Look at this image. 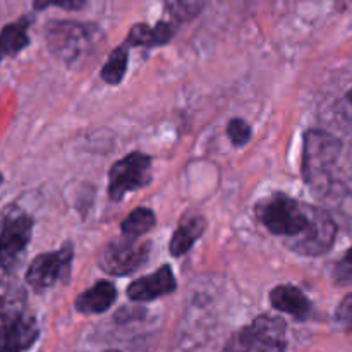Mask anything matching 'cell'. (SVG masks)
Segmentation results:
<instances>
[{"mask_svg": "<svg viewBox=\"0 0 352 352\" xmlns=\"http://www.w3.org/2000/svg\"><path fill=\"white\" fill-rule=\"evenodd\" d=\"M86 0H34L33 7L34 10H43L50 6H57L65 10H79L82 9Z\"/></svg>", "mask_w": 352, "mask_h": 352, "instance_id": "cell-24", "label": "cell"}, {"mask_svg": "<svg viewBox=\"0 0 352 352\" xmlns=\"http://www.w3.org/2000/svg\"><path fill=\"white\" fill-rule=\"evenodd\" d=\"M96 41V28L74 21H55L47 26V43L65 64L79 60Z\"/></svg>", "mask_w": 352, "mask_h": 352, "instance_id": "cell-5", "label": "cell"}, {"mask_svg": "<svg viewBox=\"0 0 352 352\" xmlns=\"http://www.w3.org/2000/svg\"><path fill=\"white\" fill-rule=\"evenodd\" d=\"M270 302L277 311L287 313L296 320L309 318L311 315V302L306 298L305 292L301 289L294 287V285H278L270 292Z\"/></svg>", "mask_w": 352, "mask_h": 352, "instance_id": "cell-12", "label": "cell"}, {"mask_svg": "<svg viewBox=\"0 0 352 352\" xmlns=\"http://www.w3.org/2000/svg\"><path fill=\"white\" fill-rule=\"evenodd\" d=\"M333 282L340 287L352 285V248L340 258V261L333 268Z\"/></svg>", "mask_w": 352, "mask_h": 352, "instance_id": "cell-21", "label": "cell"}, {"mask_svg": "<svg viewBox=\"0 0 352 352\" xmlns=\"http://www.w3.org/2000/svg\"><path fill=\"white\" fill-rule=\"evenodd\" d=\"M342 144L332 134L311 129L305 134L302 146V175L313 189H325L330 174L339 160Z\"/></svg>", "mask_w": 352, "mask_h": 352, "instance_id": "cell-3", "label": "cell"}, {"mask_svg": "<svg viewBox=\"0 0 352 352\" xmlns=\"http://www.w3.org/2000/svg\"><path fill=\"white\" fill-rule=\"evenodd\" d=\"M167 10L179 21L195 19L206 6V0H164Z\"/></svg>", "mask_w": 352, "mask_h": 352, "instance_id": "cell-19", "label": "cell"}, {"mask_svg": "<svg viewBox=\"0 0 352 352\" xmlns=\"http://www.w3.org/2000/svg\"><path fill=\"white\" fill-rule=\"evenodd\" d=\"M72 256H74V250L69 243L64 244L58 251L40 254L31 261L30 268H28L26 284L34 292H41L50 289L57 282L67 280Z\"/></svg>", "mask_w": 352, "mask_h": 352, "instance_id": "cell-9", "label": "cell"}, {"mask_svg": "<svg viewBox=\"0 0 352 352\" xmlns=\"http://www.w3.org/2000/svg\"><path fill=\"white\" fill-rule=\"evenodd\" d=\"M227 134H229L230 141L236 146H243L250 141L251 138V127L243 119H232L227 126Z\"/></svg>", "mask_w": 352, "mask_h": 352, "instance_id": "cell-22", "label": "cell"}, {"mask_svg": "<svg viewBox=\"0 0 352 352\" xmlns=\"http://www.w3.org/2000/svg\"><path fill=\"white\" fill-rule=\"evenodd\" d=\"M318 206L299 203L298 199L274 192L256 203V217L274 236L285 239V246H292L308 234L318 215Z\"/></svg>", "mask_w": 352, "mask_h": 352, "instance_id": "cell-2", "label": "cell"}, {"mask_svg": "<svg viewBox=\"0 0 352 352\" xmlns=\"http://www.w3.org/2000/svg\"><path fill=\"white\" fill-rule=\"evenodd\" d=\"M332 116L337 126H346L352 124V85L347 89H344L342 95L333 102Z\"/></svg>", "mask_w": 352, "mask_h": 352, "instance_id": "cell-20", "label": "cell"}, {"mask_svg": "<svg viewBox=\"0 0 352 352\" xmlns=\"http://www.w3.org/2000/svg\"><path fill=\"white\" fill-rule=\"evenodd\" d=\"M155 227V213L150 208H136L127 215V219L120 223L122 236L131 239H140Z\"/></svg>", "mask_w": 352, "mask_h": 352, "instance_id": "cell-17", "label": "cell"}, {"mask_svg": "<svg viewBox=\"0 0 352 352\" xmlns=\"http://www.w3.org/2000/svg\"><path fill=\"white\" fill-rule=\"evenodd\" d=\"M175 289H177V282H175L174 272L168 265H164L155 274L134 280L127 287V298L138 302L153 301L160 296L170 294Z\"/></svg>", "mask_w": 352, "mask_h": 352, "instance_id": "cell-11", "label": "cell"}, {"mask_svg": "<svg viewBox=\"0 0 352 352\" xmlns=\"http://www.w3.org/2000/svg\"><path fill=\"white\" fill-rule=\"evenodd\" d=\"M127 60H129V54H127L126 43L112 50V54L109 55V60L102 67L103 81L109 82V85H119L126 74Z\"/></svg>", "mask_w": 352, "mask_h": 352, "instance_id": "cell-18", "label": "cell"}, {"mask_svg": "<svg viewBox=\"0 0 352 352\" xmlns=\"http://www.w3.org/2000/svg\"><path fill=\"white\" fill-rule=\"evenodd\" d=\"M287 327L278 316L261 315L234 333L222 352H285Z\"/></svg>", "mask_w": 352, "mask_h": 352, "instance_id": "cell-4", "label": "cell"}, {"mask_svg": "<svg viewBox=\"0 0 352 352\" xmlns=\"http://www.w3.org/2000/svg\"><path fill=\"white\" fill-rule=\"evenodd\" d=\"M40 336L28 294L12 278H0V352H26Z\"/></svg>", "mask_w": 352, "mask_h": 352, "instance_id": "cell-1", "label": "cell"}, {"mask_svg": "<svg viewBox=\"0 0 352 352\" xmlns=\"http://www.w3.org/2000/svg\"><path fill=\"white\" fill-rule=\"evenodd\" d=\"M336 236V222L330 219V215L325 210L320 208L318 215H316L315 219V223H313L311 229L308 230V234H306L305 237H301L298 243L289 246V250L301 254V256H320V254H325L327 251L332 248Z\"/></svg>", "mask_w": 352, "mask_h": 352, "instance_id": "cell-10", "label": "cell"}, {"mask_svg": "<svg viewBox=\"0 0 352 352\" xmlns=\"http://www.w3.org/2000/svg\"><path fill=\"white\" fill-rule=\"evenodd\" d=\"M3 182V177H2V174H0V184H2Z\"/></svg>", "mask_w": 352, "mask_h": 352, "instance_id": "cell-25", "label": "cell"}, {"mask_svg": "<svg viewBox=\"0 0 352 352\" xmlns=\"http://www.w3.org/2000/svg\"><path fill=\"white\" fill-rule=\"evenodd\" d=\"M205 227H206V222L203 217L192 215V217H186V219H182V222L179 223L177 230H175L170 241L172 256H182V254L188 253V251L192 248V244L201 237Z\"/></svg>", "mask_w": 352, "mask_h": 352, "instance_id": "cell-15", "label": "cell"}, {"mask_svg": "<svg viewBox=\"0 0 352 352\" xmlns=\"http://www.w3.org/2000/svg\"><path fill=\"white\" fill-rule=\"evenodd\" d=\"M336 322L346 332H352V292L340 301L339 308L336 311Z\"/></svg>", "mask_w": 352, "mask_h": 352, "instance_id": "cell-23", "label": "cell"}, {"mask_svg": "<svg viewBox=\"0 0 352 352\" xmlns=\"http://www.w3.org/2000/svg\"><path fill=\"white\" fill-rule=\"evenodd\" d=\"M150 244L131 237H120L107 244L98 253V267L116 277H126L140 270L148 260Z\"/></svg>", "mask_w": 352, "mask_h": 352, "instance_id": "cell-8", "label": "cell"}, {"mask_svg": "<svg viewBox=\"0 0 352 352\" xmlns=\"http://www.w3.org/2000/svg\"><path fill=\"white\" fill-rule=\"evenodd\" d=\"M117 298V291L113 284L107 280H100L91 289L85 291L76 299V309L82 315H100L107 311L113 305Z\"/></svg>", "mask_w": 352, "mask_h": 352, "instance_id": "cell-13", "label": "cell"}, {"mask_svg": "<svg viewBox=\"0 0 352 352\" xmlns=\"http://www.w3.org/2000/svg\"><path fill=\"white\" fill-rule=\"evenodd\" d=\"M30 17H21L16 23H10L0 31V62L7 55H16L30 45L28 28H30Z\"/></svg>", "mask_w": 352, "mask_h": 352, "instance_id": "cell-16", "label": "cell"}, {"mask_svg": "<svg viewBox=\"0 0 352 352\" xmlns=\"http://www.w3.org/2000/svg\"><path fill=\"white\" fill-rule=\"evenodd\" d=\"M174 36V28L168 23H158L157 26L148 24H134L127 34V47H160L168 43Z\"/></svg>", "mask_w": 352, "mask_h": 352, "instance_id": "cell-14", "label": "cell"}, {"mask_svg": "<svg viewBox=\"0 0 352 352\" xmlns=\"http://www.w3.org/2000/svg\"><path fill=\"white\" fill-rule=\"evenodd\" d=\"M33 234V219L19 206H9L0 217V270H9L26 250Z\"/></svg>", "mask_w": 352, "mask_h": 352, "instance_id": "cell-6", "label": "cell"}, {"mask_svg": "<svg viewBox=\"0 0 352 352\" xmlns=\"http://www.w3.org/2000/svg\"><path fill=\"white\" fill-rule=\"evenodd\" d=\"M151 181V158L146 153L134 151L120 158L109 172V198L113 203L122 201L131 191L144 188Z\"/></svg>", "mask_w": 352, "mask_h": 352, "instance_id": "cell-7", "label": "cell"}, {"mask_svg": "<svg viewBox=\"0 0 352 352\" xmlns=\"http://www.w3.org/2000/svg\"><path fill=\"white\" fill-rule=\"evenodd\" d=\"M105 352H120V351H113V349H110V351H105Z\"/></svg>", "mask_w": 352, "mask_h": 352, "instance_id": "cell-26", "label": "cell"}]
</instances>
